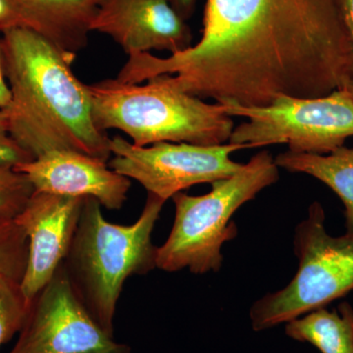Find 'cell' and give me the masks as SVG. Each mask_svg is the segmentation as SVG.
I'll list each match as a JSON object with an SVG mask.
<instances>
[{
	"instance_id": "23",
	"label": "cell",
	"mask_w": 353,
	"mask_h": 353,
	"mask_svg": "<svg viewBox=\"0 0 353 353\" xmlns=\"http://www.w3.org/2000/svg\"><path fill=\"white\" fill-rule=\"evenodd\" d=\"M345 27L353 44V0H341Z\"/></svg>"
},
{
	"instance_id": "6",
	"label": "cell",
	"mask_w": 353,
	"mask_h": 353,
	"mask_svg": "<svg viewBox=\"0 0 353 353\" xmlns=\"http://www.w3.org/2000/svg\"><path fill=\"white\" fill-rule=\"evenodd\" d=\"M299 267L284 289L269 292L250 309L254 332L268 331L327 307L353 292V234L332 236L322 204L313 202L294 232Z\"/></svg>"
},
{
	"instance_id": "2",
	"label": "cell",
	"mask_w": 353,
	"mask_h": 353,
	"mask_svg": "<svg viewBox=\"0 0 353 353\" xmlns=\"http://www.w3.org/2000/svg\"><path fill=\"white\" fill-rule=\"evenodd\" d=\"M10 101L2 112L18 145L38 158L74 150L108 162L110 141L92 118L88 85L71 68L75 57L29 28L1 32Z\"/></svg>"
},
{
	"instance_id": "17",
	"label": "cell",
	"mask_w": 353,
	"mask_h": 353,
	"mask_svg": "<svg viewBox=\"0 0 353 353\" xmlns=\"http://www.w3.org/2000/svg\"><path fill=\"white\" fill-rule=\"evenodd\" d=\"M29 305L21 283L0 275V347L19 334Z\"/></svg>"
},
{
	"instance_id": "7",
	"label": "cell",
	"mask_w": 353,
	"mask_h": 353,
	"mask_svg": "<svg viewBox=\"0 0 353 353\" xmlns=\"http://www.w3.org/2000/svg\"><path fill=\"white\" fill-rule=\"evenodd\" d=\"M228 115L248 118L229 143L250 148L285 143L290 152L328 154L353 137V101L345 88L324 97L281 95L264 106L220 102Z\"/></svg>"
},
{
	"instance_id": "24",
	"label": "cell",
	"mask_w": 353,
	"mask_h": 353,
	"mask_svg": "<svg viewBox=\"0 0 353 353\" xmlns=\"http://www.w3.org/2000/svg\"><path fill=\"white\" fill-rule=\"evenodd\" d=\"M345 90H347L350 97H352L353 101V74L350 80L348 81L347 85H345Z\"/></svg>"
},
{
	"instance_id": "19",
	"label": "cell",
	"mask_w": 353,
	"mask_h": 353,
	"mask_svg": "<svg viewBox=\"0 0 353 353\" xmlns=\"http://www.w3.org/2000/svg\"><path fill=\"white\" fill-rule=\"evenodd\" d=\"M32 159L34 157L23 150L11 137L4 114L0 110V164L16 167L32 161Z\"/></svg>"
},
{
	"instance_id": "14",
	"label": "cell",
	"mask_w": 353,
	"mask_h": 353,
	"mask_svg": "<svg viewBox=\"0 0 353 353\" xmlns=\"http://www.w3.org/2000/svg\"><path fill=\"white\" fill-rule=\"evenodd\" d=\"M290 173L312 176L328 185L345 206L347 233L353 234V148H336L328 154L287 152L275 158Z\"/></svg>"
},
{
	"instance_id": "10",
	"label": "cell",
	"mask_w": 353,
	"mask_h": 353,
	"mask_svg": "<svg viewBox=\"0 0 353 353\" xmlns=\"http://www.w3.org/2000/svg\"><path fill=\"white\" fill-rule=\"evenodd\" d=\"M85 197L34 192L15 222L29 241L21 288L31 303L63 263L75 236Z\"/></svg>"
},
{
	"instance_id": "4",
	"label": "cell",
	"mask_w": 353,
	"mask_h": 353,
	"mask_svg": "<svg viewBox=\"0 0 353 353\" xmlns=\"http://www.w3.org/2000/svg\"><path fill=\"white\" fill-rule=\"evenodd\" d=\"M145 82L108 79L88 85L95 126L104 132H124L141 148L158 143L220 145L229 141L234 121L222 103H208L183 92L168 75Z\"/></svg>"
},
{
	"instance_id": "13",
	"label": "cell",
	"mask_w": 353,
	"mask_h": 353,
	"mask_svg": "<svg viewBox=\"0 0 353 353\" xmlns=\"http://www.w3.org/2000/svg\"><path fill=\"white\" fill-rule=\"evenodd\" d=\"M24 28L75 57L87 46L101 0H9Z\"/></svg>"
},
{
	"instance_id": "1",
	"label": "cell",
	"mask_w": 353,
	"mask_h": 353,
	"mask_svg": "<svg viewBox=\"0 0 353 353\" xmlns=\"http://www.w3.org/2000/svg\"><path fill=\"white\" fill-rule=\"evenodd\" d=\"M127 74L137 83L168 75L201 99L264 106L345 88L353 44L341 0H208L196 46L165 58L134 53Z\"/></svg>"
},
{
	"instance_id": "20",
	"label": "cell",
	"mask_w": 353,
	"mask_h": 353,
	"mask_svg": "<svg viewBox=\"0 0 353 353\" xmlns=\"http://www.w3.org/2000/svg\"><path fill=\"white\" fill-rule=\"evenodd\" d=\"M15 27H24L9 0H0V32Z\"/></svg>"
},
{
	"instance_id": "12",
	"label": "cell",
	"mask_w": 353,
	"mask_h": 353,
	"mask_svg": "<svg viewBox=\"0 0 353 353\" xmlns=\"http://www.w3.org/2000/svg\"><path fill=\"white\" fill-rule=\"evenodd\" d=\"M14 168L27 175L34 192L92 197L110 210L124 206L131 188V180L108 162L74 150H53Z\"/></svg>"
},
{
	"instance_id": "9",
	"label": "cell",
	"mask_w": 353,
	"mask_h": 353,
	"mask_svg": "<svg viewBox=\"0 0 353 353\" xmlns=\"http://www.w3.org/2000/svg\"><path fill=\"white\" fill-rule=\"evenodd\" d=\"M9 353H132L106 333L83 306L60 266L30 303Z\"/></svg>"
},
{
	"instance_id": "11",
	"label": "cell",
	"mask_w": 353,
	"mask_h": 353,
	"mask_svg": "<svg viewBox=\"0 0 353 353\" xmlns=\"http://www.w3.org/2000/svg\"><path fill=\"white\" fill-rule=\"evenodd\" d=\"M92 32L108 34L128 55L150 50L171 54L192 46V32L169 0H101Z\"/></svg>"
},
{
	"instance_id": "22",
	"label": "cell",
	"mask_w": 353,
	"mask_h": 353,
	"mask_svg": "<svg viewBox=\"0 0 353 353\" xmlns=\"http://www.w3.org/2000/svg\"><path fill=\"white\" fill-rule=\"evenodd\" d=\"M169 2L179 16L183 20L187 21L194 13L196 0H169Z\"/></svg>"
},
{
	"instance_id": "16",
	"label": "cell",
	"mask_w": 353,
	"mask_h": 353,
	"mask_svg": "<svg viewBox=\"0 0 353 353\" xmlns=\"http://www.w3.org/2000/svg\"><path fill=\"white\" fill-rule=\"evenodd\" d=\"M29 256V243L15 220L0 218V275L21 282Z\"/></svg>"
},
{
	"instance_id": "3",
	"label": "cell",
	"mask_w": 353,
	"mask_h": 353,
	"mask_svg": "<svg viewBox=\"0 0 353 353\" xmlns=\"http://www.w3.org/2000/svg\"><path fill=\"white\" fill-rule=\"evenodd\" d=\"M148 194L139 219L129 226L104 218L97 199L85 197L63 266L83 306L106 333L114 336V317L127 279L157 268L152 232L165 204Z\"/></svg>"
},
{
	"instance_id": "15",
	"label": "cell",
	"mask_w": 353,
	"mask_h": 353,
	"mask_svg": "<svg viewBox=\"0 0 353 353\" xmlns=\"http://www.w3.org/2000/svg\"><path fill=\"white\" fill-rule=\"evenodd\" d=\"M285 333L321 353H353L352 305L343 301L334 310L317 309L287 323Z\"/></svg>"
},
{
	"instance_id": "5",
	"label": "cell",
	"mask_w": 353,
	"mask_h": 353,
	"mask_svg": "<svg viewBox=\"0 0 353 353\" xmlns=\"http://www.w3.org/2000/svg\"><path fill=\"white\" fill-rule=\"evenodd\" d=\"M278 180L275 158L263 150L234 175L211 183L208 194H175V220L166 241L157 246V268L170 273L188 269L196 275L217 273L224 260L223 245L238 234L232 217Z\"/></svg>"
},
{
	"instance_id": "21",
	"label": "cell",
	"mask_w": 353,
	"mask_h": 353,
	"mask_svg": "<svg viewBox=\"0 0 353 353\" xmlns=\"http://www.w3.org/2000/svg\"><path fill=\"white\" fill-rule=\"evenodd\" d=\"M10 90L4 75L3 58H2L1 32H0V110L6 108L10 101Z\"/></svg>"
},
{
	"instance_id": "18",
	"label": "cell",
	"mask_w": 353,
	"mask_h": 353,
	"mask_svg": "<svg viewBox=\"0 0 353 353\" xmlns=\"http://www.w3.org/2000/svg\"><path fill=\"white\" fill-rule=\"evenodd\" d=\"M34 192L27 175L0 164V218L14 220L24 210Z\"/></svg>"
},
{
	"instance_id": "8",
	"label": "cell",
	"mask_w": 353,
	"mask_h": 353,
	"mask_svg": "<svg viewBox=\"0 0 353 353\" xmlns=\"http://www.w3.org/2000/svg\"><path fill=\"white\" fill-rule=\"evenodd\" d=\"M246 148L250 146L230 143H158L141 148L116 136L110 141L113 157L108 166L141 183L148 194L167 201L192 185L213 183L234 175L243 164L233 161L230 155Z\"/></svg>"
}]
</instances>
